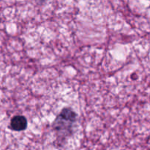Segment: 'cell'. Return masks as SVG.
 <instances>
[{
    "instance_id": "cell-1",
    "label": "cell",
    "mask_w": 150,
    "mask_h": 150,
    "mask_svg": "<svg viewBox=\"0 0 150 150\" xmlns=\"http://www.w3.org/2000/svg\"><path fill=\"white\" fill-rule=\"evenodd\" d=\"M76 114L73 110L67 108H64L55 120L54 127L59 133L63 131H67L68 133L73 123L76 122Z\"/></svg>"
},
{
    "instance_id": "cell-2",
    "label": "cell",
    "mask_w": 150,
    "mask_h": 150,
    "mask_svg": "<svg viewBox=\"0 0 150 150\" xmlns=\"http://www.w3.org/2000/svg\"><path fill=\"white\" fill-rule=\"evenodd\" d=\"M27 127V120L23 116H16L10 122V128L15 131H22Z\"/></svg>"
}]
</instances>
